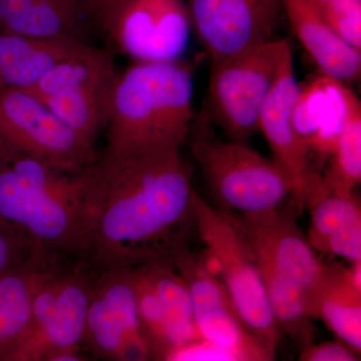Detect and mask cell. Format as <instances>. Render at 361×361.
I'll use <instances>...</instances> for the list:
<instances>
[{"instance_id":"6da1fadb","label":"cell","mask_w":361,"mask_h":361,"mask_svg":"<svg viewBox=\"0 0 361 361\" xmlns=\"http://www.w3.org/2000/svg\"><path fill=\"white\" fill-rule=\"evenodd\" d=\"M90 215L78 257L97 268L168 261L194 223L191 172L178 149L104 153L90 166Z\"/></svg>"},{"instance_id":"7a4b0ae2","label":"cell","mask_w":361,"mask_h":361,"mask_svg":"<svg viewBox=\"0 0 361 361\" xmlns=\"http://www.w3.org/2000/svg\"><path fill=\"white\" fill-rule=\"evenodd\" d=\"M90 189V166L70 173L30 157L0 155V222L37 250L78 255Z\"/></svg>"},{"instance_id":"3957f363","label":"cell","mask_w":361,"mask_h":361,"mask_svg":"<svg viewBox=\"0 0 361 361\" xmlns=\"http://www.w3.org/2000/svg\"><path fill=\"white\" fill-rule=\"evenodd\" d=\"M193 94V71L186 63L135 61L116 78L104 153L180 151L196 116Z\"/></svg>"},{"instance_id":"277c9868","label":"cell","mask_w":361,"mask_h":361,"mask_svg":"<svg viewBox=\"0 0 361 361\" xmlns=\"http://www.w3.org/2000/svg\"><path fill=\"white\" fill-rule=\"evenodd\" d=\"M187 142L222 212L264 213L293 198L290 179L272 159L246 142L221 139L203 111L195 116Z\"/></svg>"},{"instance_id":"5b68a950","label":"cell","mask_w":361,"mask_h":361,"mask_svg":"<svg viewBox=\"0 0 361 361\" xmlns=\"http://www.w3.org/2000/svg\"><path fill=\"white\" fill-rule=\"evenodd\" d=\"M194 223L197 234L205 245L203 256L207 265L217 273L247 329L271 360H274L281 331L245 240L219 209L197 193L194 197Z\"/></svg>"},{"instance_id":"8992f818","label":"cell","mask_w":361,"mask_h":361,"mask_svg":"<svg viewBox=\"0 0 361 361\" xmlns=\"http://www.w3.org/2000/svg\"><path fill=\"white\" fill-rule=\"evenodd\" d=\"M97 268L75 256L35 294L27 336L14 361L85 360L82 348Z\"/></svg>"},{"instance_id":"52a82bcc","label":"cell","mask_w":361,"mask_h":361,"mask_svg":"<svg viewBox=\"0 0 361 361\" xmlns=\"http://www.w3.org/2000/svg\"><path fill=\"white\" fill-rule=\"evenodd\" d=\"M290 49L288 40L271 39L212 63L202 111L228 139L247 142L259 133L260 111Z\"/></svg>"},{"instance_id":"ba28073f","label":"cell","mask_w":361,"mask_h":361,"mask_svg":"<svg viewBox=\"0 0 361 361\" xmlns=\"http://www.w3.org/2000/svg\"><path fill=\"white\" fill-rule=\"evenodd\" d=\"M114 51L92 49L54 66L25 92L94 145L106 129L116 78Z\"/></svg>"},{"instance_id":"9c48e42d","label":"cell","mask_w":361,"mask_h":361,"mask_svg":"<svg viewBox=\"0 0 361 361\" xmlns=\"http://www.w3.org/2000/svg\"><path fill=\"white\" fill-rule=\"evenodd\" d=\"M4 154L30 157L70 173L99 158L94 144L20 89H0V155Z\"/></svg>"},{"instance_id":"30bf717a","label":"cell","mask_w":361,"mask_h":361,"mask_svg":"<svg viewBox=\"0 0 361 361\" xmlns=\"http://www.w3.org/2000/svg\"><path fill=\"white\" fill-rule=\"evenodd\" d=\"M97 25L135 61H180L192 32L184 0H118Z\"/></svg>"},{"instance_id":"8fae6325","label":"cell","mask_w":361,"mask_h":361,"mask_svg":"<svg viewBox=\"0 0 361 361\" xmlns=\"http://www.w3.org/2000/svg\"><path fill=\"white\" fill-rule=\"evenodd\" d=\"M96 268L85 348L99 360H151L137 320L132 269Z\"/></svg>"},{"instance_id":"7c38bea8","label":"cell","mask_w":361,"mask_h":361,"mask_svg":"<svg viewBox=\"0 0 361 361\" xmlns=\"http://www.w3.org/2000/svg\"><path fill=\"white\" fill-rule=\"evenodd\" d=\"M192 30L212 63L272 39L283 0H188Z\"/></svg>"},{"instance_id":"4fadbf2b","label":"cell","mask_w":361,"mask_h":361,"mask_svg":"<svg viewBox=\"0 0 361 361\" xmlns=\"http://www.w3.org/2000/svg\"><path fill=\"white\" fill-rule=\"evenodd\" d=\"M296 212L299 211L290 200L264 213H222L238 230L254 256L300 284L310 299L322 283L327 264L319 260L297 224Z\"/></svg>"},{"instance_id":"5bb4252c","label":"cell","mask_w":361,"mask_h":361,"mask_svg":"<svg viewBox=\"0 0 361 361\" xmlns=\"http://www.w3.org/2000/svg\"><path fill=\"white\" fill-rule=\"evenodd\" d=\"M173 264L189 287L195 323L202 338L229 350L237 361L271 360L235 310L217 273L207 265L203 254L185 247Z\"/></svg>"},{"instance_id":"9a60e30c","label":"cell","mask_w":361,"mask_h":361,"mask_svg":"<svg viewBox=\"0 0 361 361\" xmlns=\"http://www.w3.org/2000/svg\"><path fill=\"white\" fill-rule=\"evenodd\" d=\"M299 85L290 49L282 59L276 80L263 104L258 128L269 146L272 160L290 179L294 190L292 202L301 212L322 177L313 167L310 149L294 127L293 108Z\"/></svg>"},{"instance_id":"2e32d148","label":"cell","mask_w":361,"mask_h":361,"mask_svg":"<svg viewBox=\"0 0 361 361\" xmlns=\"http://www.w3.org/2000/svg\"><path fill=\"white\" fill-rule=\"evenodd\" d=\"M360 111V99L349 85L318 73L299 85L294 127L310 154L329 158L344 126Z\"/></svg>"},{"instance_id":"e0dca14e","label":"cell","mask_w":361,"mask_h":361,"mask_svg":"<svg viewBox=\"0 0 361 361\" xmlns=\"http://www.w3.org/2000/svg\"><path fill=\"white\" fill-rule=\"evenodd\" d=\"M71 257L32 249L0 278V361H14L30 331L35 294Z\"/></svg>"},{"instance_id":"ac0fdd59","label":"cell","mask_w":361,"mask_h":361,"mask_svg":"<svg viewBox=\"0 0 361 361\" xmlns=\"http://www.w3.org/2000/svg\"><path fill=\"white\" fill-rule=\"evenodd\" d=\"M90 20L85 0H0L1 32L87 42Z\"/></svg>"},{"instance_id":"d6986e66","label":"cell","mask_w":361,"mask_h":361,"mask_svg":"<svg viewBox=\"0 0 361 361\" xmlns=\"http://www.w3.org/2000/svg\"><path fill=\"white\" fill-rule=\"evenodd\" d=\"M310 214L307 240L315 252L361 263V207L353 195L330 191L324 180L306 203Z\"/></svg>"},{"instance_id":"ffe728a7","label":"cell","mask_w":361,"mask_h":361,"mask_svg":"<svg viewBox=\"0 0 361 361\" xmlns=\"http://www.w3.org/2000/svg\"><path fill=\"white\" fill-rule=\"evenodd\" d=\"M283 7L292 32L318 73L348 85L360 80L361 51L339 37L308 0H283Z\"/></svg>"},{"instance_id":"44dd1931","label":"cell","mask_w":361,"mask_h":361,"mask_svg":"<svg viewBox=\"0 0 361 361\" xmlns=\"http://www.w3.org/2000/svg\"><path fill=\"white\" fill-rule=\"evenodd\" d=\"M92 47L87 42L0 32V89L27 90L54 66L84 56Z\"/></svg>"},{"instance_id":"7402d4cb","label":"cell","mask_w":361,"mask_h":361,"mask_svg":"<svg viewBox=\"0 0 361 361\" xmlns=\"http://www.w3.org/2000/svg\"><path fill=\"white\" fill-rule=\"evenodd\" d=\"M310 313L360 353L361 263L349 267L327 265L322 283L310 297Z\"/></svg>"},{"instance_id":"603a6c76","label":"cell","mask_w":361,"mask_h":361,"mask_svg":"<svg viewBox=\"0 0 361 361\" xmlns=\"http://www.w3.org/2000/svg\"><path fill=\"white\" fill-rule=\"evenodd\" d=\"M139 266L144 270L167 312L178 341V348L202 338L195 323L189 287L175 265L168 261H153Z\"/></svg>"},{"instance_id":"cb8c5ba5","label":"cell","mask_w":361,"mask_h":361,"mask_svg":"<svg viewBox=\"0 0 361 361\" xmlns=\"http://www.w3.org/2000/svg\"><path fill=\"white\" fill-rule=\"evenodd\" d=\"M322 174L330 191L339 195L355 194L361 180V111L344 126Z\"/></svg>"},{"instance_id":"d4e9b609","label":"cell","mask_w":361,"mask_h":361,"mask_svg":"<svg viewBox=\"0 0 361 361\" xmlns=\"http://www.w3.org/2000/svg\"><path fill=\"white\" fill-rule=\"evenodd\" d=\"M323 20L361 51V0H308Z\"/></svg>"},{"instance_id":"484cf974","label":"cell","mask_w":361,"mask_h":361,"mask_svg":"<svg viewBox=\"0 0 361 361\" xmlns=\"http://www.w3.org/2000/svg\"><path fill=\"white\" fill-rule=\"evenodd\" d=\"M167 360H229L237 361L229 350L204 338L183 344L169 356Z\"/></svg>"},{"instance_id":"4316f807","label":"cell","mask_w":361,"mask_h":361,"mask_svg":"<svg viewBox=\"0 0 361 361\" xmlns=\"http://www.w3.org/2000/svg\"><path fill=\"white\" fill-rule=\"evenodd\" d=\"M299 360L302 361H357L360 353H356L348 344L337 339L322 343L308 344L300 350Z\"/></svg>"},{"instance_id":"83f0119b","label":"cell","mask_w":361,"mask_h":361,"mask_svg":"<svg viewBox=\"0 0 361 361\" xmlns=\"http://www.w3.org/2000/svg\"><path fill=\"white\" fill-rule=\"evenodd\" d=\"M32 249L35 248L0 222V278Z\"/></svg>"},{"instance_id":"f1b7e54d","label":"cell","mask_w":361,"mask_h":361,"mask_svg":"<svg viewBox=\"0 0 361 361\" xmlns=\"http://www.w3.org/2000/svg\"><path fill=\"white\" fill-rule=\"evenodd\" d=\"M89 6L90 13L94 23H97V18L102 16L109 8L115 4L118 0H85Z\"/></svg>"}]
</instances>
